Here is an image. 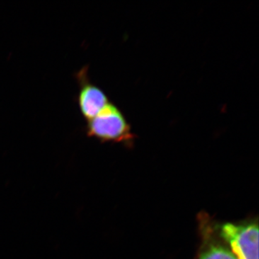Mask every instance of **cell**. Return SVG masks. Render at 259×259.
<instances>
[{
    "label": "cell",
    "instance_id": "6da1fadb",
    "mask_svg": "<svg viewBox=\"0 0 259 259\" xmlns=\"http://www.w3.org/2000/svg\"><path fill=\"white\" fill-rule=\"evenodd\" d=\"M89 137L102 143L132 145L136 139L125 116L115 104L110 102L92 120L87 122Z\"/></svg>",
    "mask_w": 259,
    "mask_h": 259
},
{
    "label": "cell",
    "instance_id": "7a4b0ae2",
    "mask_svg": "<svg viewBox=\"0 0 259 259\" xmlns=\"http://www.w3.org/2000/svg\"><path fill=\"white\" fill-rule=\"evenodd\" d=\"M216 231L236 259H258V223H223Z\"/></svg>",
    "mask_w": 259,
    "mask_h": 259
},
{
    "label": "cell",
    "instance_id": "3957f363",
    "mask_svg": "<svg viewBox=\"0 0 259 259\" xmlns=\"http://www.w3.org/2000/svg\"><path fill=\"white\" fill-rule=\"evenodd\" d=\"M76 79L79 85L78 107L88 122L98 115L110 101L105 92L90 81L88 66H83L76 73Z\"/></svg>",
    "mask_w": 259,
    "mask_h": 259
},
{
    "label": "cell",
    "instance_id": "277c9868",
    "mask_svg": "<svg viewBox=\"0 0 259 259\" xmlns=\"http://www.w3.org/2000/svg\"><path fill=\"white\" fill-rule=\"evenodd\" d=\"M204 231L203 244L197 259H236L228 245L217 237L215 231L209 227Z\"/></svg>",
    "mask_w": 259,
    "mask_h": 259
}]
</instances>
